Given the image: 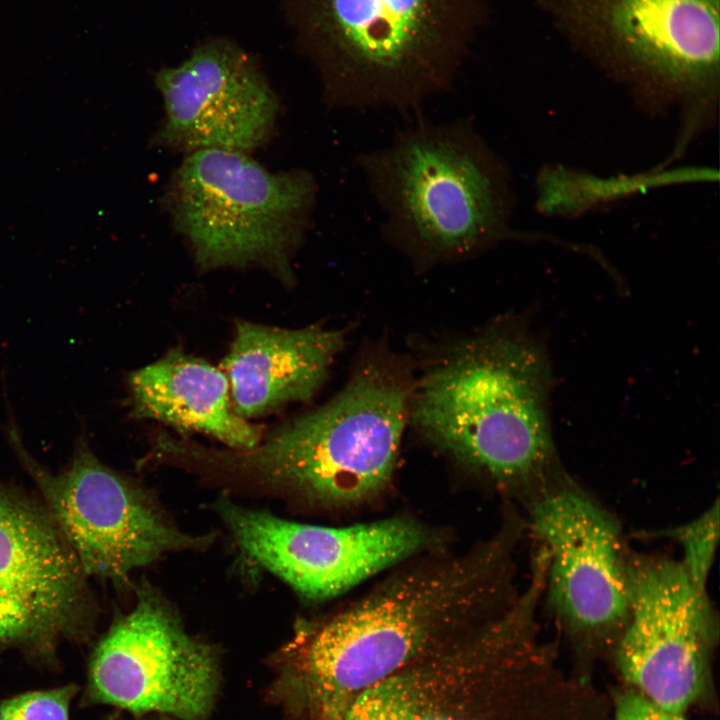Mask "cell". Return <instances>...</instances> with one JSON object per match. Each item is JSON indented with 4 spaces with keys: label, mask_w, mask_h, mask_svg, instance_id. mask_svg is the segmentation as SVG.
Listing matches in <instances>:
<instances>
[{
    "label": "cell",
    "mask_w": 720,
    "mask_h": 720,
    "mask_svg": "<svg viewBox=\"0 0 720 720\" xmlns=\"http://www.w3.org/2000/svg\"><path fill=\"white\" fill-rule=\"evenodd\" d=\"M502 515L485 539L415 556L337 612L299 622L269 657L265 703L283 720H325L506 611L521 592L515 556L527 525L514 505Z\"/></svg>",
    "instance_id": "1"
},
{
    "label": "cell",
    "mask_w": 720,
    "mask_h": 720,
    "mask_svg": "<svg viewBox=\"0 0 720 720\" xmlns=\"http://www.w3.org/2000/svg\"><path fill=\"white\" fill-rule=\"evenodd\" d=\"M550 388L542 346L518 326L496 324L430 358L413 380L409 424L526 509L572 480L552 437Z\"/></svg>",
    "instance_id": "2"
},
{
    "label": "cell",
    "mask_w": 720,
    "mask_h": 720,
    "mask_svg": "<svg viewBox=\"0 0 720 720\" xmlns=\"http://www.w3.org/2000/svg\"><path fill=\"white\" fill-rule=\"evenodd\" d=\"M544 573L502 614L365 690L325 720H609L610 695L541 635Z\"/></svg>",
    "instance_id": "3"
},
{
    "label": "cell",
    "mask_w": 720,
    "mask_h": 720,
    "mask_svg": "<svg viewBox=\"0 0 720 720\" xmlns=\"http://www.w3.org/2000/svg\"><path fill=\"white\" fill-rule=\"evenodd\" d=\"M329 109L421 113L454 88L489 0H282Z\"/></svg>",
    "instance_id": "4"
},
{
    "label": "cell",
    "mask_w": 720,
    "mask_h": 720,
    "mask_svg": "<svg viewBox=\"0 0 720 720\" xmlns=\"http://www.w3.org/2000/svg\"><path fill=\"white\" fill-rule=\"evenodd\" d=\"M354 164L382 215V239L419 270L472 259L506 235L504 166L472 117L422 113Z\"/></svg>",
    "instance_id": "5"
},
{
    "label": "cell",
    "mask_w": 720,
    "mask_h": 720,
    "mask_svg": "<svg viewBox=\"0 0 720 720\" xmlns=\"http://www.w3.org/2000/svg\"><path fill=\"white\" fill-rule=\"evenodd\" d=\"M413 379L398 355L366 352L333 398L283 424L262 444L221 451L190 443L186 457L325 507L367 503L391 483L409 424Z\"/></svg>",
    "instance_id": "6"
},
{
    "label": "cell",
    "mask_w": 720,
    "mask_h": 720,
    "mask_svg": "<svg viewBox=\"0 0 720 720\" xmlns=\"http://www.w3.org/2000/svg\"><path fill=\"white\" fill-rule=\"evenodd\" d=\"M317 195L307 170L272 172L247 153L206 149L187 154L165 201L201 270L260 266L290 283Z\"/></svg>",
    "instance_id": "7"
},
{
    "label": "cell",
    "mask_w": 720,
    "mask_h": 720,
    "mask_svg": "<svg viewBox=\"0 0 720 720\" xmlns=\"http://www.w3.org/2000/svg\"><path fill=\"white\" fill-rule=\"evenodd\" d=\"M526 510L527 531L547 553V608L571 648L573 672L592 678L629 620V550L621 526L574 480Z\"/></svg>",
    "instance_id": "8"
},
{
    "label": "cell",
    "mask_w": 720,
    "mask_h": 720,
    "mask_svg": "<svg viewBox=\"0 0 720 720\" xmlns=\"http://www.w3.org/2000/svg\"><path fill=\"white\" fill-rule=\"evenodd\" d=\"M630 614L612 659L625 685L685 714L711 704L718 619L680 560L628 552Z\"/></svg>",
    "instance_id": "9"
},
{
    "label": "cell",
    "mask_w": 720,
    "mask_h": 720,
    "mask_svg": "<svg viewBox=\"0 0 720 720\" xmlns=\"http://www.w3.org/2000/svg\"><path fill=\"white\" fill-rule=\"evenodd\" d=\"M224 682L219 649L188 633L164 602L142 591L96 643L85 698L136 719L209 720Z\"/></svg>",
    "instance_id": "10"
},
{
    "label": "cell",
    "mask_w": 720,
    "mask_h": 720,
    "mask_svg": "<svg viewBox=\"0 0 720 720\" xmlns=\"http://www.w3.org/2000/svg\"><path fill=\"white\" fill-rule=\"evenodd\" d=\"M89 577L41 502L0 483V651L55 659L96 621Z\"/></svg>",
    "instance_id": "11"
},
{
    "label": "cell",
    "mask_w": 720,
    "mask_h": 720,
    "mask_svg": "<svg viewBox=\"0 0 720 720\" xmlns=\"http://www.w3.org/2000/svg\"><path fill=\"white\" fill-rule=\"evenodd\" d=\"M9 424L11 447L89 578L122 581L166 552L199 543L171 526L138 486L104 465L84 435L70 463L55 474Z\"/></svg>",
    "instance_id": "12"
},
{
    "label": "cell",
    "mask_w": 720,
    "mask_h": 720,
    "mask_svg": "<svg viewBox=\"0 0 720 720\" xmlns=\"http://www.w3.org/2000/svg\"><path fill=\"white\" fill-rule=\"evenodd\" d=\"M586 53L639 81L710 89L719 70V0H538Z\"/></svg>",
    "instance_id": "13"
},
{
    "label": "cell",
    "mask_w": 720,
    "mask_h": 720,
    "mask_svg": "<svg viewBox=\"0 0 720 720\" xmlns=\"http://www.w3.org/2000/svg\"><path fill=\"white\" fill-rule=\"evenodd\" d=\"M218 512L253 562L288 583L302 597L324 601L427 551L446 537L410 517L343 527L301 524L223 499Z\"/></svg>",
    "instance_id": "14"
},
{
    "label": "cell",
    "mask_w": 720,
    "mask_h": 720,
    "mask_svg": "<svg viewBox=\"0 0 720 720\" xmlns=\"http://www.w3.org/2000/svg\"><path fill=\"white\" fill-rule=\"evenodd\" d=\"M155 84L164 106L160 146L247 153L274 132L279 99L256 58L231 39L201 41L182 63L159 70Z\"/></svg>",
    "instance_id": "15"
},
{
    "label": "cell",
    "mask_w": 720,
    "mask_h": 720,
    "mask_svg": "<svg viewBox=\"0 0 720 720\" xmlns=\"http://www.w3.org/2000/svg\"><path fill=\"white\" fill-rule=\"evenodd\" d=\"M345 344L343 329H283L238 321L223 362L235 412L247 420L286 403L309 401Z\"/></svg>",
    "instance_id": "16"
},
{
    "label": "cell",
    "mask_w": 720,
    "mask_h": 720,
    "mask_svg": "<svg viewBox=\"0 0 720 720\" xmlns=\"http://www.w3.org/2000/svg\"><path fill=\"white\" fill-rule=\"evenodd\" d=\"M133 413L178 429L210 435L247 450L259 428L235 412L226 374L202 359L174 350L129 376Z\"/></svg>",
    "instance_id": "17"
},
{
    "label": "cell",
    "mask_w": 720,
    "mask_h": 720,
    "mask_svg": "<svg viewBox=\"0 0 720 720\" xmlns=\"http://www.w3.org/2000/svg\"><path fill=\"white\" fill-rule=\"evenodd\" d=\"M661 534L681 545L683 557L680 562L690 581L700 593L708 595L707 580L719 540L718 498L695 519Z\"/></svg>",
    "instance_id": "18"
},
{
    "label": "cell",
    "mask_w": 720,
    "mask_h": 720,
    "mask_svg": "<svg viewBox=\"0 0 720 720\" xmlns=\"http://www.w3.org/2000/svg\"><path fill=\"white\" fill-rule=\"evenodd\" d=\"M74 684L25 692L0 703V720H69Z\"/></svg>",
    "instance_id": "19"
},
{
    "label": "cell",
    "mask_w": 720,
    "mask_h": 720,
    "mask_svg": "<svg viewBox=\"0 0 720 720\" xmlns=\"http://www.w3.org/2000/svg\"><path fill=\"white\" fill-rule=\"evenodd\" d=\"M610 697L612 720H687L685 714L668 711L626 685Z\"/></svg>",
    "instance_id": "20"
},
{
    "label": "cell",
    "mask_w": 720,
    "mask_h": 720,
    "mask_svg": "<svg viewBox=\"0 0 720 720\" xmlns=\"http://www.w3.org/2000/svg\"><path fill=\"white\" fill-rule=\"evenodd\" d=\"M136 720H176V719H173V718L167 717V716H162V715H148V716H143V717L137 718Z\"/></svg>",
    "instance_id": "21"
}]
</instances>
